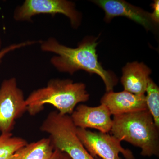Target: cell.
<instances>
[{
  "mask_svg": "<svg viewBox=\"0 0 159 159\" xmlns=\"http://www.w3.org/2000/svg\"><path fill=\"white\" fill-rule=\"evenodd\" d=\"M89 99L83 83L71 79L50 80L46 86L33 91L25 99L27 112L31 116L39 113L46 104H50L62 115H71L80 102Z\"/></svg>",
  "mask_w": 159,
  "mask_h": 159,
  "instance_id": "2",
  "label": "cell"
},
{
  "mask_svg": "<svg viewBox=\"0 0 159 159\" xmlns=\"http://www.w3.org/2000/svg\"><path fill=\"white\" fill-rule=\"evenodd\" d=\"M120 142L141 149L144 157H159V128L148 109L114 116L110 131Z\"/></svg>",
  "mask_w": 159,
  "mask_h": 159,
  "instance_id": "3",
  "label": "cell"
},
{
  "mask_svg": "<svg viewBox=\"0 0 159 159\" xmlns=\"http://www.w3.org/2000/svg\"><path fill=\"white\" fill-rule=\"evenodd\" d=\"M59 159H72V158L68 154L61 152Z\"/></svg>",
  "mask_w": 159,
  "mask_h": 159,
  "instance_id": "18",
  "label": "cell"
},
{
  "mask_svg": "<svg viewBox=\"0 0 159 159\" xmlns=\"http://www.w3.org/2000/svg\"><path fill=\"white\" fill-rule=\"evenodd\" d=\"M93 2L103 9L104 20L107 22H109L114 17L123 16L141 25L147 31H154L157 27L150 13L125 1L96 0Z\"/></svg>",
  "mask_w": 159,
  "mask_h": 159,
  "instance_id": "7",
  "label": "cell"
},
{
  "mask_svg": "<svg viewBox=\"0 0 159 159\" xmlns=\"http://www.w3.org/2000/svg\"><path fill=\"white\" fill-rule=\"evenodd\" d=\"M98 37H86L78 44L77 48H71L60 43L54 38L41 41V49L44 52L56 54L51 63L57 70L73 74L80 70L101 77L107 92L113 90L118 79L110 71L106 70L98 61L97 47Z\"/></svg>",
  "mask_w": 159,
  "mask_h": 159,
  "instance_id": "1",
  "label": "cell"
},
{
  "mask_svg": "<svg viewBox=\"0 0 159 159\" xmlns=\"http://www.w3.org/2000/svg\"><path fill=\"white\" fill-rule=\"evenodd\" d=\"M121 81L124 90L136 94L145 95L151 70L143 63L129 62L123 68Z\"/></svg>",
  "mask_w": 159,
  "mask_h": 159,
  "instance_id": "10",
  "label": "cell"
},
{
  "mask_svg": "<svg viewBox=\"0 0 159 159\" xmlns=\"http://www.w3.org/2000/svg\"><path fill=\"white\" fill-rule=\"evenodd\" d=\"M54 150L49 138L28 144L15 152L11 159H49Z\"/></svg>",
  "mask_w": 159,
  "mask_h": 159,
  "instance_id": "11",
  "label": "cell"
},
{
  "mask_svg": "<svg viewBox=\"0 0 159 159\" xmlns=\"http://www.w3.org/2000/svg\"><path fill=\"white\" fill-rule=\"evenodd\" d=\"M60 153V151L57 149V148H55L54 153H53L51 157L49 159H59Z\"/></svg>",
  "mask_w": 159,
  "mask_h": 159,
  "instance_id": "17",
  "label": "cell"
},
{
  "mask_svg": "<svg viewBox=\"0 0 159 159\" xmlns=\"http://www.w3.org/2000/svg\"><path fill=\"white\" fill-rule=\"evenodd\" d=\"M111 114L105 105L95 107L80 104L75 108L70 117L77 128L95 129L100 132L108 133L112 125Z\"/></svg>",
  "mask_w": 159,
  "mask_h": 159,
  "instance_id": "8",
  "label": "cell"
},
{
  "mask_svg": "<svg viewBox=\"0 0 159 159\" xmlns=\"http://www.w3.org/2000/svg\"><path fill=\"white\" fill-rule=\"evenodd\" d=\"M39 43V41H28L24 42L23 43H20L18 44H14L11 45L4 48L1 49L2 47V40H1V37H0V60L3 58L6 54H8L9 52H11L12 51H14L16 49L20 48L23 47H26L31 45L34 44L36 43Z\"/></svg>",
  "mask_w": 159,
  "mask_h": 159,
  "instance_id": "15",
  "label": "cell"
},
{
  "mask_svg": "<svg viewBox=\"0 0 159 159\" xmlns=\"http://www.w3.org/2000/svg\"><path fill=\"white\" fill-rule=\"evenodd\" d=\"M23 91L14 77L3 80L0 87V131L11 133L16 121L27 111Z\"/></svg>",
  "mask_w": 159,
  "mask_h": 159,
  "instance_id": "4",
  "label": "cell"
},
{
  "mask_svg": "<svg viewBox=\"0 0 159 159\" xmlns=\"http://www.w3.org/2000/svg\"><path fill=\"white\" fill-rule=\"evenodd\" d=\"M145 96L147 109L151 114L156 125L159 128V88L151 78L148 79Z\"/></svg>",
  "mask_w": 159,
  "mask_h": 159,
  "instance_id": "14",
  "label": "cell"
},
{
  "mask_svg": "<svg viewBox=\"0 0 159 159\" xmlns=\"http://www.w3.org/2000/svg\"><path fill=\"white\" fill-rule=\"evenodd\" d=\"M50 14L54 16L63 14L70 21L75 29L79 27L81 21V15L77 11L74 2L66 0H26L18 6L14 13L15 20L18 21L31 20L33 16L39 14Z\"/></svg>",
  "mask_w": 159,
  "mask_h": 159,
  "instance_id": "5",
  "label": "cell"
},
{
  "mask_svg": "<svg viewBox=\"0 0 159 159\" xmlns=\"http://www.w3.org/2000/svg\"><path fill=\"white\" fill-rule=\"evenodd\" d=\"M57 148L61 152L68 154L72 159H101L95 158L90 154L75 131L64 134L57 142Z\"/></svg>",
  "mask_w": 159,
  "mask_h": 159,
  "instance_id": "12",
  "label": "cell"
},
{
  "mask_svg": "<svg viewBox=\"0 0 159 159\" xmlns=\"http://www.w3.org/2000/svg\"><path fill=\"white\" fill-rule=\"evenodd\" d=\"M153 12L151 14V17L152 20L156 24H158L159 22V1L156 0L152 5Z\"/></svg>",
  "mask_w": 159,
  "mask_h": 159,
  "instance_id": "16",
  "label": "cell"
},
{
  "mask_svg": "<svg viewBox=\"0 0 159 159\" xmlns=\"http://www.w3.org/2000/svg\"><path fill=\"white\" fill-rule=\"evenodd\" d=\"M76 133L84 148L95 158L120 159V153L125 159H135L131 151L123 148L121 142L108 133L77 127Z\"/></svg>",
  "mask_w": 159,
  "mask_h": 159,
  "instance_id": "6",
  "label": "cell"
},
{
  "mask_svg": "<svg viewBox=\"0 0 159 159\" xmlns=\"http://www.w3.org/2000/svg\"><path fill=\"white\" fill-rule=\"evenodd\" d=\"M25 139L13 136L11 133L0 135V159H11L15 152L28 144Z\"/></svg>",
  "mask_w": 159,
  "mask_h": 159,
  "instance_id": "13",
  "label": "cell"
},
{
  "mask_svg": "<svg viewBox=\"0 0 159 159\" xmlns=\"http://www.w3.org/2000/svg\"><path fill=\"white\" fill-rule=\"evenodd\" d=\"M100 103L105 105L113 116L147 109L145 95H136L125 90L107 92L101 98Z\"/></svg>",
  "mask_w": 159,
  "mask_h": 159,
  "instance_id": "9",
  "label": "cell"
}]
</instances>
